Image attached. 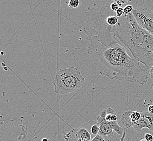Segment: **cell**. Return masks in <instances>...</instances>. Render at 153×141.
<instances>
[{"label":"cell","instance_id":"1","mask_svg":"<svg viewBox=\"0 0 153 141\" xmlns=\"http://www.w3.org/2000/svg\"><path fill=\"white\" fill-rule=\"evenodd\" d=\"M84 26L90 42L86 51L102 75L141 85L147 82L150 68L140 65L121 45L114 33L115 26L106 24L104 7L91 14Z\"/></svg>","mask_w":153,"mask_h":141},{"label":"cell","instance_id":"2","mask_svg":"<svg viewBox=\"0 0 153 141\" xmlns=\"http://www.w3.org/2000/svg\"><path fill=\"white\" fill-rule=\"evenodd\" d=\"M114 33L136 60L149 68L153 66V35L138 25L132 13L118 18Z\"/></svg>","mask_w":153,"mask_h":141},{"label":"cell","instance_id":"3","mask_svg":"<svg viewBox=\"0 0 153 141\" xmlns=\"http://www.w3.org/2000/svg\"><path fill=\"white\" fill-rule=\"evenodd\" d=\"M53 84L56 94H68L84 85L85 79L78 68L70 67L59 70L56 74Z\"/></svg>","mask_w":153,"mask_h":141},{"label":"cell","instance_id":"4","mask_svg":"<svg viewBox=\"0 0 153 141\" xmlns=\"http://www.w3.org/2000/svg\"><path fill=\"white\" fill-rule=\"evenodd\" d=\"M132 14L138 25L153 35V11L141 7L134 9Z\"/></svg>","mask_w":153,"mask_h":141},{"label":"cell","instance_id":"5","mask_svg":"<svg viewBox=\"0 0 153 141\" xmlns=\"http://www.w3.org/2000/svg\"><path fill=\"white\" fill-rule=\"evenodd\" d=\"M64 138L66 141H91V134L84 124L78 129L71 130Z\"/></svg>","mask_w":153,"mask_h":141},{"label":"cell","instance_id":"6","mask_svg":"<svg viewBox=\"0 0 153 141\" xmlns=\"http://www.w3.org/2000/svg\"><path fill=\"white\" fill-rule=\"evenodd\" d=\"M133 128L137 131H140L143 128H148L153 131V114L147 111L142 112L141 117L134 123Z\"/></svg>","mask_w":153,"mask_h":141},{"label":"cell","instance_id":"7","mask_svg":"<svg viewBox=\"0 0 153 141\" xmlns=\"http://www.w3.org/2000/svg\"><path fill=\"white\" fill-rule=\"evenodd\" d=\"M141 112L137 111H127L124 112L121 118L122 123L127 128L133 127L134 123L140 119Z\"/></svg>","mask_w":153,"mask_h":141},{"label":"cell","instance_id":"8","mask_svg":"<svg viewBox=\"0 0 153 141\" xmlns=\"http://www.w3.org/2000/svg\"><path fill=\"white\" fill-rule=\"evenodd\" d=\"M97 122L100 125L99 135L103 137L106 136H111L114 135V130L110 126L108 122L99 116L97 118Z\"/></svg>","mask_w":153,"mask_h":141},{"label":"cell","instance_id":"9","mask_svg":"<svg viewBox=\"0 0 153 141\" xmlns=\"http://www.w3.org/2000/svg\"><path fill=\"white\" fill-rule=\"evenodd\" d=\"M100 116L103 118L105 121L109 122H116L118 120L117 116L115 110L110 107L106 110H103Z\"/></svg>","mask_w":153,"mask_h":141},{"label":"cell","instance_id":"10","mask_svg":"<svg viewBox=\"0 0 153 141\" xmlns=\"http://www.w3.org/2000/svg\"><path fill=\"white\" fill-rule=\"evenodd\" d=\"M84 124L88 131L91 134V135L94 137L98 135L100 129V125L98 123V122H97L96 121L91 120Z\"/></svg>","mask_w":153,"mask_h":141},{"label":"cell","instance_id":"11","mask_svg":"<svg viewBox=\"0 0 153 141\" xmlns=\"http://www.w3.org/2000/svg\"><path fill=\"white\" fill-rule=\"evenodd\" d=\"M124 9V14H129L130 13H132L134 8L133 6L131 5H127L126 6Z\"/></svg>","mask_w":153,"mask_h":141},{"label":"cell","instance_id":"12","mask_svg":"<svg viewBox=\"0 0 153 141\" xmlns=\"http://www.w3.org/2000/svg\"><path fill=\"white\" fill-rule=\"evenodd\" d=\"M69 5L72 8H76L79 5V0H70Z\"/></svg>","mask_w":153,"mask_h":141},{"label":"cell","instance_id":"13","mask_svg":"<svg viewBox=\"0 0 153 141\" xmlns=\"http://www.w3.org/2000/svg\"><path fill=\"white\" fill-rule=\"evenodd\" d=\"M116 16H117L118 18L121 17V16L124 14L123 8L120 7L117 9V10L116 12Z\"/></svg>","mask_w":153,"mask_h":141},{"label":"cell","instance_id":"14","mask_svg":"<svg viewBox=\"0 0 153 141\" xmlns=\"http://www.w3.org/2000/svg\"><path fill=\"white\" fill-rule=\"evenodd\" d=\"M113 1H114L116 3H118V5L121 7L123 4H126L128 2H130L131 0H113Z\"/></svg>","mask_w":153,"mask_h":141},{"label":"cell","instance_id":"15","mask_svg":"<svg viewBox=\"0 0 153 141\" xmlns=\"http://www.w3.org/2000/svg\"><path fill=\"white\" fill-rule=\"evenodd\" d=\"M120 7V6H119L118 4L116 3V2L112 3V4H111V6H110V8H111V10H113L114 12H115L117 10V9H118Z\"/></svg>","mask_w":153,"mask_h":141},{"label":"cell","instance_id":"16","mask_svg":"<svg viewBox=\"0 0 153 141\" xmlns=\"http://www.w3.org/2000/svg\"><path fill=\"white\" fill-rule=\"evenodd\" d=\"M91 141H105V140L103 137L98 134L97 136H94V137L92 139Z\"/></svg>","mask_w":153,"mask_h":141},{"label":"cell","instance_id":"17","mask_svg":"<svg viewBox=\"0 0 153 141\" xmlns=\"http://www.w3.org/2000/svg\"><path fill=\"white\" fill-rule=\"evenodd\" d=\"M144 139L147 141H153V136L150 133H146L144 135Z\"/></svg>","mask_w":153,"mask_h":141},{"label":"cell","instance_id":"18","mask_svg":"<svg viewBox=\"0 0 153 141\" xmlns=\"http://www.w3.org/2000/svg\"><path fill=\"white\" fill-rule=\"evenodd\" d=\"M149 76L151 79H153V65L152 68H150L149 70Z\"/></svg>","mask_w":153,"mask_h":141},{"label":"cell","instance_id":"19","mask_svg":"<svg viewBox=\"0 0 153 141\" xmlns=\"http://www.w3.org/2000/svg\"><path fill=\"white\" fill-rule=\"evenodd\" d=\"M126 130L124 131L123 134V135L122 136V137L121 138V141H124V138H125V136H126ZM130 141V138H129L127 141ZM116 141H118L116 139Z\"/></svg>","mask_w":153,"mask_h":141},{"label":"cell","instance_id":"20","mask_svg":"<svg viewBox=\"0 0 153 141\" xmlns=\"http://www.w3.org/2000/svg\"><path fill=\"white\" fill-rule=\"evenodd\" d=\"M148 112L153 114V105H150L148 107Z\"/></svg>","mask_w":153,"mask_h":141},{"label":"cell","instance_id":"21","mask_svg":"<svg viewBox=\"0 0 153 141\" xmlns=\"http://www.w3.org/2000/svg\"><path fill=\"white\" fill-rule=\"evenodd\" d=\"M42 141H49V140L47 138H44L42 140Z\"/></svg>","mask_w":153,"mask_h":141},{"label":"cell","instance_id":"22","mask_svg":"<svg viewBox=\"0 0 153 141\" xmlns=\"http://www.w3.org/2000/svg\"><path fill=\"white\" fill-rule=\"evenodd\" d=\"M140 141H147L145 139H142L141 140H140Z\"/></svg>","mask_w":153,"mask_h":141},{"label":"cell","instance_id":"23","mask_svg":"<svg viewBox=\"0 0 153 141\" xmlns=\"http://www.w3.org/2000/svg\"><path fill=\"white\" fill-rule=\"evenodd\" d=\"M88 141V140H85V141Z\"/></svg>","mask_w":153,"mask_h":141}]
</instances>
